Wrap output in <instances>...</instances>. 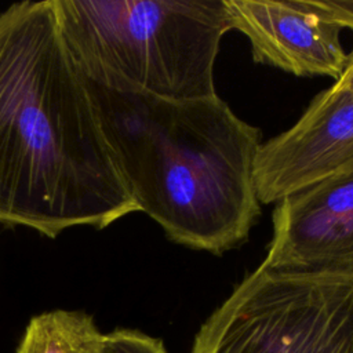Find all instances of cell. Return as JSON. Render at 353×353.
Segmentation results:
<instances>
[{"label": "cell", "mask_w": 353, "mask_h": 353, "mask_svg": "<svg viewBox=\"0 0 353 353\" xmlns=\"http://www.w3.org/2000/svg\"><path fill=\"white\" fill-rule=\"evenodd\" d=\"M135 211L52 0L10 6L0 15V223L54 239Z\"/></svg>", "instance_id": "6da1fadb"}, {"label": "cell", "mask_w": 353, "mask_h": 353, "mask_svg": "<svg viewBox=\"0 0 353 353\" xmlns=\"http://www.w3.org/2000/svg\"><path fill=\"white\" fill-rule=\"evenodd\" d=\"M90 88L139 211L192 250L221 255L247 240L261 215L254 178L258 127L218 94L171 99L92 83Z\"/></svg>", "instance_id": "7a4b0ae2"}, {"label": "cell", "mask_w": 353, "mask_h": 353, "mask_svg": "<svg viewBox=\"0 0 353 353\" xmlns=\"http://www.w3.org/2000/svg\"><path fill=\"white\" fill-rule=\"evenodd\" d=\"M65 46L105 90L171 99L216 94L225 0H52Z\"/></svg>", "instance_id": "3957f363"}, {"label": "cell", "mask_w": 353, "mask_h": 353, "mask_svg": "<svg viewBox=\"0 0 353 353\" xmlns=\"http://www.w3.org/2000/svg\"><path fill=\"white\" fill-rule=\"evenodd\" d=\"M190 353H353V268L247 273Z\"/></svg>", "instance_id": "277c9868"}, {"label": "cell", "mask_w": 353, "mask_h": 353, "mask_svg": "<svg viewBox=\"0 0 353 353\" xmlns=\"http://www.w3.org/2000/svg\"><path fill=\"white\" fill-rule=\"evenodd\" d=\"M353 172V91L319 92L298 121L263 142L254 167L261 204L334 174Z\"/></svg>", "instance_id": "5b68a950"}, {"label": "cell", "mask_w": 353, "mask_h": 353, "mask_svg": "<svg viewBox=\"0 0 353 353\" xmlns=\"http://www.w3.org/2000/svg\"><path fill=\"white\" fill-rule=\"evenodd\" d=\"M225 7L230 29L248 39L255 62L298 77L342 76V28L324 0H225Z\"/></svg>", "instance_id": "8992f818"}, {"label": "cell", "mask_w": 353, "mask_h": 353, "mask_svg": "<svg viewBox=\"0 0 353 353\" xmlns=\"http://www.w3.org/2000/svg\"><path fill=\"white\" fill-rule=\"evenodd\" d=\"M261 265L273 270L353 268V172L330 175L280 199Z\"/></svg>", "instance_id": "52a82bcc"}, {"label": "cell", "mask_w": 353, "mask_h": 353, "mask_svg": "<svg viewBox=\"0 0 353 353\" xmlns=\"http://www.w3.org/2000/svg\"><path fill=\"white\" fill-rule=\"evenodd\" d=\"M101 339L90 314L57 309L30 319L15 353H99Z\"/></svg>", "instance_id": "ba28073f"}, {"label": "cell", "mask_w": 353, "mask_h": 353, "mask_svg": "<svg viewBox=\"0 0 353 353\" xmlns=\"http://www.w3.org/2000/svg\"><path fill=\"white\" fill-rule=\"evenodd\" d=\"M99 353H167L161 339L137 330L117 328L102 334Z\"/></svg>", "instance_id": "9c48e42d"}, {"label": "cell", "mask_w": 353, "mask_h": 353, "mask_svg": "<svg viewBox=\"0 0 353 353\" xmlns=\"http://www.w3.org/2000/svg\"><path fill=\"white\" fill-rule=\"evenodd\" d=\"M332 87L339 88V90L353 91V48L347 54V62H346V68H345L342 76L332 84Z\"/></svg>", "instance_id": "30bf717a"}]
</instances>
